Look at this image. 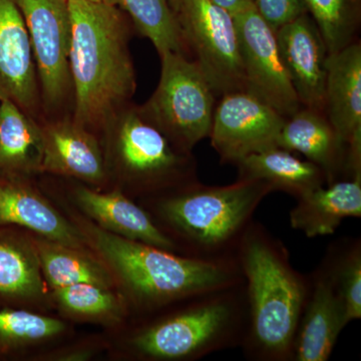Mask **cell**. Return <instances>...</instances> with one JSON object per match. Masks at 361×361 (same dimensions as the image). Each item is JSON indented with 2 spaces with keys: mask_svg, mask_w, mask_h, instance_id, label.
<instances>
[{
  "mask_svg": "<svg viewBox=\"0 0 361 361\" xmlns=\"http://www.w3.org/2000/svg\"><path fill=\"white\" fill-rule=\"evenodd\" d=\"M248 323L241 348L251 361H292L294 338L310 290L281 240L252 221L238 248Z\"/></svg>",
  "mask_w": 361,
  "mask_h": 361,
  "instance_id": "6da1fadb",
  "label": "cell"
},
{
  "mask_svg": "<svg viewBox=\"0 0 361 361\" xmlns=\"http://www.w3.org/2000/svg\"><path fill=\"white\" fill-rule=\"evenodd\" d=\"M73 122L108 125L134 94L135 75L126 16L104 1L68 0Z\"/></svg>",
  "mask_w": 361,
  "mask_h": 361,
  "instance_id": "7a4b0ae2",
  "label": "cell"
},
{
  "mask_svg": "<svg viewBox=\"0 0 361 361\" xmlns=\"http://www.w3.org/2000/svg\"><path fill=\"white\" fill-rule=\"evenodd\" d=\"M78 230L116 275L130 302L151 313L183 299L243 283L236 257L204 260L118 236L92 222Z\"/></svg>",
  "mask_w": 361,
  "mask_h": 361,
  "instance_id": "3957f363",
  "label": "cell"
},
{
  "mask_svg": "<svg viewBox=\"0 0 361 361\" xmlns=\"http://www.w3.org/2000/svg\"><path fill=\"white\" fill-rule=\"evenodd\" d=\"M272 192L261 180L238 178L226 186H208L196 180L157 195L147 212L180 255L231 259L258 207Z\"/></svg>",
  "mask_w": 361,
  "mask_h": 361,
  "instance_id": "277c9868",
  "label": "cell"
},
{
  "mask_svg": "<svg viewBox=\"0 0 361 361\" xmlns=\"http://www.w3.org/2000/svg\"><path fill=\"white\" fill-rule=\"evenodd\" d=\"M127 341L130 353L148 361L199 360L241 348L248 323L245 284L198 294L153 311Z\"/></svg>",
  "mask_w": 361,
  "mask_h": 361,
  "instance_id": "5b68a950",
  "label": "cell"
},
{
  "mask_svg": "<svg viewBox=\"0 0 361 361\" xmlns=\"http://www.w3.org/2000/svg\"><path fill=\"white\" fill-rule=\"evenodd\" d=\"M108 125L116 169L137 193L160 195L197 180L192 153L176 148L141 109L121 110Z\"/></svg>",
  "mask_w": 361,
  "mask_h": 361,
  "instance_id": "8992f818",
  "label": "cell"
},
{
  "mask_svg": "<svg viewBox=\"0 0 361 361\" xmlns=\"http://www.w3.org/2000/svg\"><path fill=\"white\" fill-rule=\"evenodd\" d=\"M160 56L158 87L140 109L176 148L191 154L210 135L216 94L196 61L184 52Z\"/></svg>",
  "mask_w": 361,
  "mask_h": 361,
  "instance_id": "52a82bcc",
  "label": "cell"
},
{
  "mask_svg": "<svg viewBox=\"0 0 361 361\" xmlns=\"http://www.w3.org/2000/svg\"><path fill=\"white\" fill-rule=\"evenodd\" d=\"M185 47L216 96L246 90L234 18L211 0H179L176 11Z\"/></svg>",
  "mask_w": 361,
  "mask_h": 361,
  "instance_id": "ba28073f",
  "label": "cell"
},
{
  "mask_svg": "<svg viewBox=\"0 0 361 361\" xmlns=\"http://www.w3.org/2000/svg\"><path fill=\"white\" fill-rule=\"evenodd\" d=\"M25 20L42 97L58 108L73 89L70 73L68 0H14Z\"/></svg>",
  "mask_w": 361,
  "mask_h": 361,
  "instance_id": "9c48e42d",
  "label": "cell"
},
{
  "mask_svg": "<svg viewBox=\"0 0 361 361\" xmlns=\"http://www.w3.org/2000/svg\"><path fill=\"white\" fill-rule=\"evenodd\" d=\"M247 92L289 118L300 102L280 56L276 32L259 16L254 6L234 16Z\"/></svg>",
  "mask_w": 361,
  "mask_h": 361,
  "instance_id": "30bf717a",
  "label": "cell"
},
{
  "mask_svg": "<svg viewBox=\"0 0 361 361\" xmlns=\"http://www.w3.org/2000/svg\"><path fill=\"white\" fill-rule=\"evenodd\" d=\"M283 116L247 90L222 96L209 137L221 163L236 165L251 154L277 147Z\"/></svg>",
  "mask_w": 361,
  "mask_h": 361,
  "instance_id": "8fae6325",
  "label": "cell"
},
{
  "mask_svg": "<svg viewBox=\"0 0 361 361\" xmlns=\"http://www.w3.org/2000/svg\"><path fill=\"white\" fill-rule=\"evenodd\" d=\"M325 115L346 148L345 177L361 173V44L327 59Z\"/></svg>",
  "mask_w": 361,
  "mask_h": 361,
  "instance_id": "7c38bea8",
  "label": "cell"
},
{
  "mask_svg": "<svg viewBox=\"0 0 361 361\" xmlns=\"http://www.w3.org/2000/svg\"><path fill=\"white\" fill-rule=\"evenodd\" d=\"M275 32L280 56L301 106L325 113L329 51L315 21L305 13Z\"/></svg>",
  "mask_w": 361,
  "mask_h": 361,
  "instance_id": "4fadbf2b",
  "label": "cell"
},
{
  "mask_svg": "<svg viewBox=\"0 0 361 361\" xmlns=\"http://www.w3.org/2000/svg\"><path fill=\"white\" fill-rule=\"evenodd\" d=\"M310 279V295L294 338L292 361L329 360L342 330L348 326L324 261Z\"/></svg>",
  "mask_w": 361,
  "mask_h": 361,
  "instance_id": "5bb4252c",
  "label": "cell"
},
{
  "mask_svg": "<svg viewBox=\"0 0 361 361\" xmlns=\"http://www.w3.org/2000/svg\"><path fill=\"white\" fill-rule=\"evenodd\" d=\"M30 35L14 0H0V101L28 114L37 106L39 85Z\"/></svg>",
  "mask_w": 361,
  "mask_h": 361,
  "instance_id": "9a60e30c",
  "label": "cell"
},
{
  "mask_svg": "<svg viewBox=\"0 0 361 361\" xmlns=\"http://www.w3.org/2000/svg\"><path fill=\"white\" fill-rule=\"evenodd\" d=\"M40 172L99 184L106 177L104 156L96 137L75 122H56L42 128Z\"/></svg>",
  "mask_w": 361,
  "mask_h": 361,
  "instance_id": "2e32d148",
  "label": "cell"
},
{
  "mask_svg": "<svg viewBox=\"0 0 361 361\" xmlns=\"http://www.w3.org/2000/svg\"><path fill=\"white\" fill-rule=\"evenodd\" d=\"M14 224L37 233L40 238L85 249L84 236L32 188L14 178L0 177V225Z\"/></svg>",
  "mask_w": 361,
  "mask_h": 361,
  "instance_id": "e0dca14e",
  "label": "cell"
},
{
  "mask_svg": "<svg viewBox=\"0 0 361 361\" xmlns=\"http://www.w3.org/2000/svg\"><path fill=\"white\" fill-rule=\"evenodd\" d=\"M276 146L302 154L318 166L324 173L326 185L345 178L346 148L324 111L301 106L285 120Z\"/></svg>",
  "mask_w": 361,
  "mask_h": 361,
  "instance_id": "ac0fdd59",
  "label": "cell"
},
{
  "mask_svg": "<svg viewBox=\"0 0 361 361\" xmlns=\"http://www.w3.org/2000/svg\"><path fill=\"white\" fill-rule=\"evenodd\" d=\"M75 201L102 229L178 253L174 242L156 225L146 209L130 200L122 192L99 193L80 187L75 191Z\"/></svg>",
  "mask_w": 361,
  "mask_h": 361,
  "instance_id": "d6986e66",
  "label": "cell"
},
{
  "mask_svg": "<svg viewBox=\"0 0 361 361\" xmlns=\"http://www.w3.org/2000/svg\"><path fill=\"white\" fill-rule=\"evenodd\" d=\"M296 200L289 214L292 229L310 239L334 234L346 218L361 217V174L316 188Z\"/></svg>",
  "mask_w": 361,
  "mask_h": 361,
  "instance_id": "ffe728a7",
  "label": "cell"
},
{
  "mask_svg": "<svg viewBox=\"0 0 361 361\" xmlns=\"http://www.w3.org/2000/svg\"><path fill=\"white\" fill-rule=\"evenodd\" d=\"M235 166L240 179L261 180L269 185L273 192H284L295 199L326 185L322 169L279 147L251 154Z\"/></svg>",
  "mask_w": 361,
  "mask_h": 361,
  "instance_id": "44dd1931",
  "label": "cell"
},
{
  "mask_svg": "<svg viewBox=\"0 0 361 361\" xmlns=\"http://www.w3.org/2000/svg\"><path fill=\"white\" fill-rule=\"evenodd\" d=\"M42 130L20 106L0 101V174L40 172Z\"/></svg>",
  "mask_w": 361,
  "mask_h": 361,
  "instance_id": "7402d4cb",
  "label": "cell"
},
{
  "mask_svg": "<svg viewBox=\"0 0 361 361\" xmlns=\"http://www.w3.org/2000/svg\"><path fill=\"white\" fill-rule=\"evenodd\" d=\"M40 268L52 288L78 283L99 285L111 288L114 284L110 270L97 259L73 248L44 238L33 241Z\"/></svg>",
  "mask_w": 361,
  "mask_h": 361,
  "instance_id": "603a6c76",
  "label": "cell"
},
{
  "mask_svg": "<svg viewBox=\"0 0 361 361\" xmlns=\"http://www.w3.org/2000/svg\"><path fill=\"white\" fill-rule=\"evenodd\" d=\"M120 9L135 30L151 40L159 54L186 51L179 23L169 0H102Z\"/></svg>",
  "mask_w": 361,
  "mask_h": 361,
  "instance_id": "cb8c5ba5",
  "label": "cell"
},
{
  "mask_svg": "<svg viewBox=\"0 0 361 361\" xmlns=\"http://www.w3.org/2000/svg\"><path fill=\"white\" fill-rule=\"evenodd\" d=\"M42 293V268L35 245L0 237V294L35 298Z\"/></svg>",
  "mask_w": 361,
  "mask_h": 361,
  "instance_id": "d4e9b609",
  "label": "cell"
},
{
  "mask_svg": "<svg viewBox=\"0 0 361 361\" xmlns=\"http://www.w3.org/2000/svg\"><path fill=\"white\" fill-rule=\"evenodd\" d=\"M326 263L339 302L344 322L361 318V240L343 238L330 244L322 259Z\"/></svg>",
  "mask_w": 361,
  "mask_h": 361,
  "instance_id": "484cf974",
  "label": "cell"
},
{
  "mask_svg": "<svg viewBox=\"0 0 361 361\" xmlns=\"http://www.w3.org/2000/svg\"><path fill=\"white\" fill-rule=\"evenodd\" d=\"M52 297L68 314L101 322H120L127 306L123 297L110 288L96 284L78 283L52 288Z\"/></svg>",
  "mask_w": 361,
  "mask_h": 361,
  "instance_id": "4316f807",
  "label": "cell"
},
{
  "mask_svg": "<svg viewBox=\"0 0 361 361\" xmlns=\"http://www.w3.org/2000/svg\"><path fill=\"white\" fill-rule=\"evenodd\" d=\"M326 45L329 56L356 40L361 21V0H302Z\"/></svg>",
  "mask_w": 361,
  "mask_h": 361,
  "instance_id": "83f0119b",
  "label": "cell"
},
{
  "mask_svg": "<svg viewBox=\"0 0 361 361\" xmlns=\"http://www.w3.org/2000/svg\"><path fill=\"white\" fill-rule=\"evenodd\" d=\"M65 323L23 310L0 311V348L20 349L51 341L65 331Z\"/></svg>",
  "mask_w": 361,
  "mask_h": 361,
  "instance_id": "f1b7e54d",
  "label": "cell"
},
{
  "mask_svg": "<svg viewBox=\"0 0 361 361\" xmlns=\"http://www.w3.org/2000/svg\"><path fill=\"white\" fill-rule=\"evenodd\" d=\"M254 8L265 23L276 32L301 14L307 13L302 0H252Z\"/></svg>",
  "mask_w": 361,
  "mask_h": 361,
  "instance_id": "f546056e",
  "label": "cell"
},
{
  "mask_svg": "<svg viewBox=\"0 0 361 361\" xmlns=\"http://www.w3.org/2000/svg\"><path fill=\"white\" fill-rule=\"evenodd\" d=\"M215 6L224 9L230 16H236L253 6L252 0H211Z\"/></svg>",
  "mask_w": 361,
  "mask_h": 361,
  "instance_id": "4dcf8cb0",
  "label": "cell"
},
{
  "mask_svg": "<svg viewBox=\"0 0 361 361\" xmlns=\"http://www.w3.org/2000/svg\"><path fill=\"white\" fill-rule=\"evenodd\" d=\"M169 2H170L173 11L176 13V11H177L178 8V6H179V0H169Z\"/></svg>",
  "mask_w": 361,
  "mask_h": 361,
  "instance_id": "1f68e13d",
  "label": "cell"
},
{
  "mask_svg": "<svg viewBox=\"0 0 361 361\" xmlns=\"http://www.w3.org/2000/svg\"><path fill=\"white\" fill-rule=\"evenodd\" d=\"M92 1H102V0H92Z\"/></svg>",
  "mask_w": 361,
  "mask_h": 361,
  "instance_id": "d6a6232c",
  "label": "cell"
}]
</instances>
